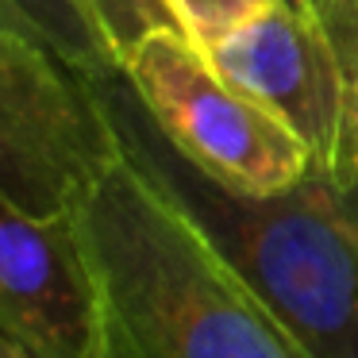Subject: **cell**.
<instances>
[{
	"label": "cell",
	"mask_w": 358,
	"mask_h": 358,
	"mask_svg": "<svg viewBox=\"0 0 358 358\" xmlns=\"http://www.w3.org/2000/svg\"><path fill=\"white\" fill-rule=\"evenodd\" d=\"M304 16L331 39L339 58L358 81V0H301Z\"/></svg>",
	"instance_id": "obj_10"
},
{
	"label": "cell",
	"mask_w": 358,
	"mask_h": 358,
	"mask_svg": "<svg viewBox=\"0 0 358 358\" xmlns=\"http://www.w3.org/2000/svg\"><path fill=\"white\" fill-rule=\"evenodd\" d=\"M204 55L239 93L301 135L312 170L358 185V81L301 8L266 0Z\"/></svg>",
	"instance_id": "obj_5"
},
{
	"label": "cell",
	"mask_w": 358,
	"mask_h": 358,
	"mask_svg": "<svg viewBox=\"0 0 358 358\" xmlns=\"http://www.w3.org/2000/svg\"><path fill=\"white\" fill-rule=\"evenodd\" d=\"M285 4H293V8H301V12H304V4H301V0H285Z\"/></svg>",
	"instance_id": "obj_12"
},
{
	"label": "cell",
	"mask_w": 358,
	"mask_h": 358,
	"mask_svg": "<svg viewBox=\"0 0 358 358\" xmlns=\"http://www.w3.org/2000/svg\"><path fill=\"white\" fill-rule=\"evenodd\" d=\"M0 358H24V355H20V350H12V347H4V343H0Z\"/></svg>",
	"instance_id": "obj_11"
},
{
	"label": "cell",
	"mask_w": 358,
	"mask_h": 358,
	"mask_svg": "<svg viewBox=\"0 0 358 358\" xmlns=\"http://www.w3.org/2000/svg\"><path fill=\"white\" fill-rule=\"evenodd\" d=\"M0 343L24 358H104L101 289L70 212L0 201Z\"/></svg>",
	"instance_id": "obj_6"
},
{
	"label": "cell",
	"mask_w": 358,
	"mask_h": 358,
	"mask_svg": "<svg viewBox=\"0 0 358 358\" xmlns=\"http://www.w3.org/2000/svg\"><path fill=\"white\" fill-rule=\"evenodd\" d=\"M162 4L170 8L173 24L204 50L208 43H216L227 27H235L243 16H250L266 0H162Z\"/></svg>",
	"instance_id": "obj_9"
},
{
	"label": "cell",
	"mask_w": 358,
	"mask_h": 358,
	"mask_svg": "<svg viewBox=\"0 0 358 358\" xmlns=\"http://www.w3.org/2000/svg\"><path fill=\"white\" fill-rule=\"evenodd\" d=\"M116 155V127L85 73L0 24V201L31 216L70 212Z\"/></svg>",
	"instance_id": "obj_4"
},
{
	"label": "cell",
	"mask_w": 358,
	"mask_h": 358,
	"mask_svg": "<svg viewBox=\"0 0 358 358\" xmlns=\"http://www.w3.org/2000/svg\"><path fill=\"white\" fill-rule=\"evenodd\" d=\"M120 73L170 147L220 185L273 196L312 170L301 135L239 93L181 27H155L124 58Z\"/></svg>",
	"instance_id": "obj_3"
},
{
	"label": "cell",
	"mask_w": 358,
	"mask_h": 358,
	"mask_svg": "<svg viewBox=\"0 0 358 358\" xmlns=\"http://www.w3.org/2000/svg\"><path fill=\"white\" fill-rule=\"evenodd\" d=\"M89 4H93V16H96V24H101L104 39H108L112 55H116L120 70H124V58L131 55L155 27L173 24L170 8H166L162 0H89Z\"/></svg>",
	"instance_id": "obj_8"
},
{
	"label": "cell",
	"mask_w": 358,
	"mask_h": 358,
	"mask_svg": "<svg viewBox=\"0 0 358 358\" xmlns=\"http://www.w3.org/2000/svg\"><path fill=\"white\" fill-rule=\"evenodd\" d=\"M127 155L185 208L304 358H358V185L308 170L293 189L250 196L170 147L124 73H96Z\"/></svg>",
	"instance_id": "obj_2"
},
{
	"label": "cell",
	"mask_w": 358,
	"mask_h": 358,
	"mask_svg": "<svg viewBox=\"0 0 358 358\" xmlns=\"http://www.w3.org/2000/svg\"><path fill=\"white\" fill-rule=\"evenodd\" d=\"M0 24L24 31L85 78L120 70L89 0H0Z\"/></svg>",
	"instance_id": "obj_7"
},
{
	"label": "cell",
	"mask_w": 358,
	"mask_h": 358,
	"mask_svg": "<svg viewBox=\"0 0 358 358\" xmlns=\"http://www.w3.org/2000/svg\"><path fill=\"white\" fill-rule=\"evenodd\" d=\"M70 216L101 289L104 358H304L120 135Z\"/></svg>",
	"instance_id": "obj_1"
}]
</instances>
